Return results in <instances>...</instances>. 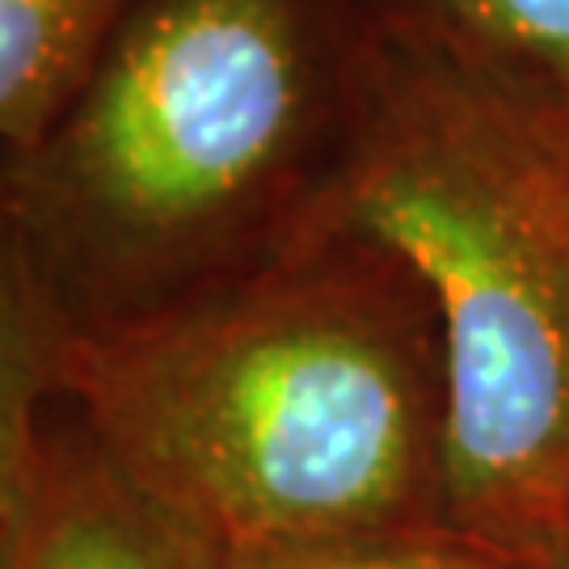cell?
<instances>
[{"mask_svg": "<svg viewBox=\"0 0 569 569\" xmlns=\"http://www.w3.org/2000/svg\"><path fill=\"white\" fill-rule=\"evenodd\" d=\"M18 569H220V552L143 493L60 401L42 430Z\"/></svg>", "mask_w": 569, "mask_h": 569, "instance_id": "277c9868", "label": "cell"}, {"mask_svg": "<svg viewBox=\"0 0 569 569\" xmlns=\"http://www.w3.org/2000/svg\"><path fill=\"white\" fill-rule=\"evenodd\" d=\"M333 228L401 253L439 308L443 528L540 566L569 545V119L376 34Z\"/></svg>", "mask_w": 569, "mask_h": 569, "instance_id": "3957f363", "label": "cell"}, {"mask_svg": "<svg viewBox=\"0 0 569 569\" xmlns=\"http://www.w3.org/2000/svg\"><path fill=\"white\" fill-rule=\"evenodd\" d=\"M376 34L569 119V0H359Z\"/></svg>", "mask_w": 569, "mask_h": 569, "instance_id": "8992f818", "label": "cell"}, {"mask_svg": "<svg viewBox=\"0 0 569 569\" xmlns=\"http://www.w3.org/2000/svg\"><path fill=\"white\" fill-rule=\"evenodd\" d=\"M371 72L359 0H136L72 110L13 152L72 342L333 232Z\"/></svg>", "mask_w": 569, "mask_h": 569, "instance_id": "7a4b0ae2", "label": "cell"}, {"mask_svg": "<svg viewBox=\"0 0 569 569\" xmlns=\"http://www.w3.org/2000/svg\"><path fill=\"white\" fill-rule=\"evenodd\" d=\"M136 0H0V148L26 152L72 110Z\"/></svg>", "mask_w": 569, "mask_h": 569, "instance_id": "52a82bcc", "label": "cell"}, {"mask_svg": "<svg viewBox=\"0 0 569 569\" xmlns=\"http://www.w3.org/2000/svg\"><path fill=\"white\" fill-rule=\"evenodd\" d=\"M18 531L21 528H0V569H18Z\"/></svg>", "mask_w": 569, "mask_h": 569, "instance_id": "9c48e42d", "label": "cell"}, {"mask_svg": "<svg viewBox=\"0 0 569 569\" xmlns=\"http://www.w3.org/2000/svg\"><path fill=\"white\" fill-rule=\"evenodd\" d=\"M72 333L42 283L21 224L13 152L0 148V528H21L42 430L63 401Z\"/></svg>", "mask_w": 569, "mask_h": 569, "instance_id": "5b68a950", "label": "cell"}, {"mask_svg": "<svg viewBox=\"0 0 569 569\" xmlns=\"http://www.w3.org/2000/svg\"><path fill=\"white\" fill-rule=\"evenodd\" d=\"M220 569H519L507 557L472 545L468 536L427 523V528L376 531L350 540H321L296 549L220 552Z\"/></svg>", "mask_w": 569, "mask_h": 569, "instance_id": "ba28073f", "label": "cell"}, {"mask_svg": "<svg viewBox=\"0 0 569 569\" xmlns=\"http://www.w3.org/2000/svg\"><path fill=\"white\" fill-rule=\"evenodd\" d=\"M63 401L216 552L443 523L439 308L355 228L72 342Z\"/></svg>", "mask_w": 569, "mask_h": 569, "instance_id": "6da1fadb", "label": "cell"}, {"mask_svg": "<svg viewBox=\"0 0 569 569\" xmlns=\"http://www.w3.org/2000/svg\"><path fill=\"white\" fill-rule=\"evenodd\" d=\"M531 569H569V545H561V549L552 552V557H545L540 566H531Z\"/></svg>", "mask_w": 569, "mask_h": 569, "instance_id": "30bf717a", "label": "cell"}]
</instances>
